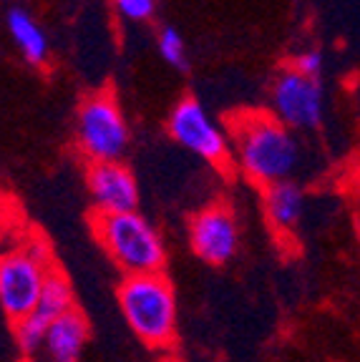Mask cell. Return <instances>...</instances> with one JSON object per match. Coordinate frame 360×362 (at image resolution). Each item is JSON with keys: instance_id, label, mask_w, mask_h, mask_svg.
Returning a JSON list of instances; mask_svg holds the SVG:
<instances>
[{"instance_id": "6da1fadb", "label": "cell", "mask_w": 360, "mask_h": 362, "mask_svg": "<svg viewBox=\"0 0 360 362\" xmlns=\"http://www.w3.org/2000/svg\"><path fill=\"white\" fill-rule=\"evenodd\" d=\"M232 164L262 189L293 181L305 161L303 144L272 111H235L225 121Z\"/></svg>"}, {"instance_id": "7a4b0ae2", "label": "cell", "mask_w": 360, "mask_h": 362, "mask_svg": "<svg viewBox=\"0 0 360 362\" xmlns=\"http://www.w3.org/2000/svg\"><path fill=\"white\" fill-rule=\"evenodd\" d=\"M118 310L129 329L152 350H167L174 345L179 307L174 284L164 272L124 277L116 289Z\"/></svg>"}, {"instance_id": "3957f363", "label": "cell", "mask_w": 360, "mask_h": 362, "mask_svg": "<svg viewBox=\"0 0 360 362\" xmlns=\"http://www.w3.org/2000/svg\"><path fill=\"white\" fill-rule=\"evenodd\" d=\"M91 229L113 264L124 272V277L164 272V264H167L164 237L139 211L94 214Z\"/></svg>"}, {"instance_id": "277c9868", "label": "cell", "mask_w": 360, "mask_h": 362, "mask_svg": "<svg viewBox=\"0 0 360 362\" xmlns=\"http://www.w3.org/2000/svg\"><path fill=\"white\" fill-rule=\"evenodd\" d=\"M56 267L48 242L40 237L28 239L21 247L0 255V310L11 322L35 312L40 289L48 272Z\"/></svg>"}, {"instance_id": "5b68a950", "label": "cell", "mask_w": 360, "mask_h": 362, "mask_svg": "<svg viewBox=\"0 0 360 362\" xmlns=\"http://www.w3.org/2000/svg\"><path fill=\"white\" fill-rule=\"evenodd\" d=\"M76 146L89 164L124 158L129 148V124L111 90H96L81 101L76 111Z\"/></svg>"}, {"instance_id": "8992f818", "label": "cell", "mask_w": 360, "mask_h": 362, "mask_svg": "<svg viewBox=\"0 0 360 362\" xmlns=\"http://www.w3.org/2000/svg\"><path fill=\"white\" fill-rule=\"evenodd\" d=\"M169 136L189 153L199 156L204 164L217 171H227L232 166V144L227 129H222L209 116L202 101L194 96H184L167 119Z\"/></svg>"}, {"instance_id": "52a82bcc", "label": "cell", "mask_w": 360, "mask_h": 362, "mask_svg": "<svg viewBox=\"0 0 360 362\" xmlns=\"http://www.w3.org/2000/svg\"><path fill=\"white\" fill-rule=\"evenodd\" d=\"M270 103L275 119L295 134L317 131L325 119V88L320 78H308L285 66L272 81Z\"/></svg>"}, {"instance_id": "ba28073f", "label": "cell", "mask_w": 360, "mask_h": 362, "mask_svg": "<svg viewBox=\"0 0 360 362\" xmlns=\"http://www.w3.org/2000/svg\"><path fill=\"white\" fill-rule=\"evenodd\" d=\"M189 247L209 267L230 264L240 252V224L230 204L217 202L189 219Z\"/></svg>"}, {"instance_id": "9c48e42d", "label": "cell", "mask_w": 360, "mask_h": 362, "mask_svg": "<svg viewBox=\"0 0 360 362\" xmlns=\"http://www.w3.org/2000/svg\"><path fill=\"white\" fill-rule=\"evenodd\" d=\"M86 187L96 214L139 211V181L124 161H99L86 169Z\"/></svg>"}, {"instance_id": "30bf717a", "label": "cell", "mask_w": 360, "mask_h": 362, "mask_svg": "<svg viewBox=\"0 0 360 362\" xmlns=\"http://www.w3.org/2000/svg\"><path fill=\"white\" fill-rule=\"evenodd\" d=\"M91 337V325L86 315L74 307L66 315L56 317L45 332L43 352L51 362H79L86 342Z\"/></svg>"}, {"instance_id": "8fae6325", "label": "cell", "mask_w": 360, "mask_h": 362, "mask_svg": "<svg viewBox=\"0 0 360 362\" xmlns=\"http://www.w3.org/2000/svg\"><path fill=\"white\" fill-rule=\"evenodd\" d=\"M265 216L277 234H293L305 219L308 211V194L298 181H280L262 194Z\"/></svg>"}, {"instance_id": "7c38bea8", "label": "cell", "mask_w": 360, "mask_h": 362, "mask_svg": "<svg viewBox=\"0 0 360 362\" xmlns=\"http://www.w3.org/2000/svg\"><path fill=\"white\" fill-rule=\"evenodd\" d=\"M6 23L8 33H11L16 48L23 53V58L30 66H43L48 61V38H45V30L35 23V18L23 8H11Z\"/></svg>"}, {"instance_id": "4fadbf2b", "label": "cell", "mask_w": 360, "mask_h": 362, "mask_svg": "<svg viewBox=\"0 0 360 362\" xmlns=\"http://www.w3.org/2000/svg\"><path fill=\"white\" fill-rule=\"evenodd\" d=\"M76 307V294L74 287H71V279L63 274L58 267H53L45 277V284L40 289V300L38 307H35L33 315H38L45 322H53L56 317L66 315Z\"/></svg>"}, {"instance_id": "5bb4252c", "label": "cell", "mask_w": 360, "mask_h": 362, "mask_svg": "<svg viewBox=\"0 0 360 362\" xmlns=\"http://www.w3.org/2000/svg\"><path fill=\"white\" fill-rule=\"evenodd\" d=\"M48 325L45 320H40L38 315H28L13 322V339H16L18 350L26 360H33L40 350L45 347V332H48Z\"/></svg>"}, {"instance_id": "9a60e30c", "label": "cell", "mask_w": 360, "mask_h": 362, "mask_svg": "<svg viewBox=\"0 0 360 362\" xmlns=\"http://www.w3.org/2000/svg\"><path fill=\"white\" fill-rule=\"evenodd\" d=\"M157 48L162 53V58L169 63L171 68L176 71H186L189 68V56H186V43L181 38V33L171 25L159 30V38H157Z\"/></svg>"}, {"instance_id": "2e32d148", "label": "cell", "mask_w": 360, "mask_h": 362, "mask_svg": "<svg viewBox=\"0 0 360 362\" xmlns=\"http://www.w3.org/2000/svg\"><path fill=\"white\" fill-rule=\"evenodd\" d=\"M290 68H295L298 74L308 76V78H320L322 68H325V56H322L320 48H308V51H300L290 61Z\"/></svg>"}, {"instance_id": "e0dca14e", "label": "cell", "mask_w": 360, "mask_h": 362, "mask_svg": "<svg viewBox=\"0 0 360 362\" xmlns=\"http://www.w3.org/2000/svg\"><path fill=\"white\" fill-rule=\"evenodd\" d=\"M113 8L121 18L126 21H149L157 11V0H113Z\"/></svg>"}, {"instance_id": "ac0fdd59", "label": "cell", "mask_w": 360, "mask_h": 362, "mask_svg": "<svg viewBox=\"0 0 360 362\" xmlns=\"http://www.w3.org/2000/svg\"><path fill=\"white\" fill-rule=\"evenodd\" d=\"M45 362H51V360H45Z\"/></svg>"}]
</instances>
